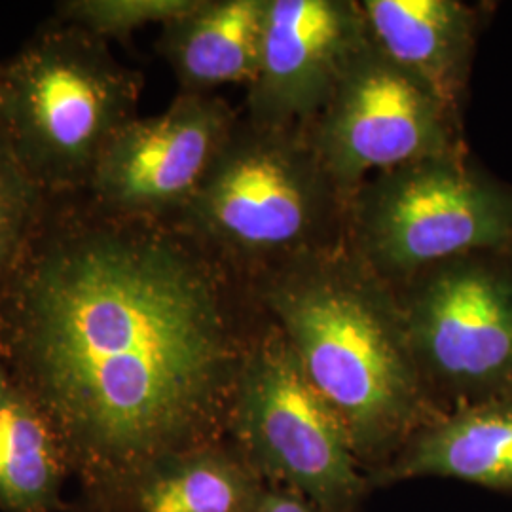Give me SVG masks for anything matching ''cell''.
Returning a JSON list of instances; mask_svg holds the SVG:
<instances>
[{
  "label": "cell",
  "instance_id": "277c9868",
  "mask_svg": "<svg viewBox=\"0 0 512 512\" xmlns=\"http://www.w3.org/2000/svg\"><path fill=\"white\" fill-rule=\"evenodd\" d=\"M338 188L298 129L236 126L200 188L173 220L238 277L311 255Z\"/></svg>",
  "mask_w": 512,
  "mask_h": 512
},
{
  "label": "cell",
  "instance_id": "8fae6325",
  "mask_svg": "<svg viewBox=\"0 0 512 512\" xmlns=\"http://www.w3.org/2000/svg\"><path fill=\"white\" fill-rule=\"evenodd\" d=\"M370 40L456 114L473 52V12L456 0H366Z\"/></svg>",
  "mask_w": 512,
  "mask_h": 512
},
{
  "label": "cell",
  "instance_id": "3957f363",
  "mask_svg": "<svg viewBox=\"0 0 512 512\" xmlns=\"http://www.w3.org/2000/svg\"><path fill=\"white\" fill-rule=\"evenodd\" d=\"M143 76L109 42L54 18L0 71V131L48 198L88 190L110 139L135 118Z\"/></svg>",
  "mask_w": 512,
  "mask_h": 512
},
{
  "label": "cell",
  "instance_id": "d6986e66",
  "mask_svg": "<svg viewBox=\"0 0 512 512\" xmlns=\"http://www.w3.org/2000/svg\"><path fill=\"white\" fill-rule=\"evenodd\" d=\"M0 71H2V63H0Z\"/></svg>",
  "mask_w": 512,
  "mask_h": 512
},
{
  "label": "cell",
  "instance_id": "6da1fadb",
  "mask_svg": "<svg viewBox=\"0 0 512 512\" xmlns=\"http://www.w3.org/2000/svg\"><path fill=\"white\" fill-rule=\"evenodd\" d=\"M236 275L175 224L48 198L0 293V361L52 423L86 512L224 439L251 336Z\"/></svg>",
  "mask_w": 512,
  "mask_h": 512
},
{
  "label": "cell",
  "instance_id": "7a4b0ae2",
  "mask_svg": "<svg viewBox=\"0 0 512 512\" xmlns=\"http://www.w3.org/2000/svg\"><path fill=\"white\" fill-rule=\"evenodd\" d=\"M264 302L363 467L437 420L401 304L359 258L302 256L266 285Z\"/></svg>",
  "mask_w": 512,
  "mask_h": 512
},
{
  "label": "cell",
  "instance_id": "8992f818",
  "mask_svg": "<svg viewBox=\"0 0 512 512\" xmlns=\"http://www.w3.org/2000/svg\"><path fill=\"white\" fill-rule=\"evenodd\" d=\"M359 260L372 274L408 277L480 251L512 247V190L456 154L380 173L355 209Z\"/></svg>",
  "mask_w": 512,
  "mask_h": 512
},
{
  "label": "cell",
  "instance_id": "ba28073f",
  "mask_svg": "<svg viewBox=\"0 0 512 512\" xmlns=\"http://www.w3.org/2000/svg\"><path fill=\"white\" fill-rule=\"evenodd\" d=\"M421 374L459 404L512 397V274L463 256L425 274L401 304Z\"/></svg>",
  "mask_w": 512,
  "mask_h": 512
},
{
  "label": "cell",
  "instance_id": "30bf717a",
  "mask_svg": "<svg viewBox=\"0 0 512 512\" xmlns=\"http://www.w3.org/2000/svg\"><path fill=\"white\" fill-rule=\"evenodd\" d=\"M368 42L361 4L268 0L260 65L249 86L251 122L308 129Z\"/></svg>",
  "mask_w": 512,
  "mask_h": 512
},
{
  "label": "cell",
  "instance_id": "ac0fdd59",
  "mask_svg": "<svg viewBox=\"0 0 512 512\" xmlns=\"http://www.w3.org/2000/svg\"><path fill=\"white\" fill-rule=\"evenodd\" d=\"M251 512H321L308 499L291 490L266 484L260 499Z\"/></svg>",
  "mask_w": 512,
  "mask_h": 512
},
{
  "label": "cell",
  "instance_id": "7c38bea8",
  "mask_svg": "<svg viewBox=\"0 0 512 512\" xmlns=\"http://www.w3.org/2000/svg\"><path fill=\"white\" fill-rule=\"evenodd\" d=\"M421 476L512 492V397L461 404L427 423L374 480Z\"/></svg>",
  "mask_w": 512,
  "mask_h": 512
},
{
  "label": "cell",
  "instance_id": "4fadbf2b",
  "mask_svg": "<svg viewBox=\"0 0 512 512\" xmlns=\"http://www.w3.org/2000/svg\"><path fill=\"white\" fill-rule=\"evenodd\" d=\"M268 0H198L167 21L160 54L183 92L211 95L224 84L251 86L258 73Z\"/></svg>",
  "mask_w": 512,
  "mask_h": 512
},
{
  "label": "cell",
  "instance_id": "9c48e42d",
  "mask_svg": "<svg viewBox=\"0 0 512 512\" xmlns=\"http://www.w3.org/2000/svg\"><path fill=\"white\" fill-rule=\"evenodd\" d=\"M236 126L220 97L181 93L162 114L135 116L110 139L84 194L110 215L169 222L196 194Z\"/></svg>",
  "mask_w": 512,
  "mask_h": 512
},
{
  "label": "cell",
  "instance_id": "e0dca14e",
  "mask_svg": "<svg viewBox=\"0 0 512 512\" xmlns=\"http://www.w3.org/2000/svg\"><path fill=\"white\" fill-rule=\"evenodd\" d=\"M198 0H63L55 18L74 23L95 37L128 40L150 23L165 25L192 10Z\"/></svg>",
  "mask_w": 512,
  "mask_h": 512
},
{
  "label": "cell",
  "instance_id": "9a60e30c",
  "mask_svg": "<svg viewBox=\"0 0 512 512\" xmlns=\"http://www.w3.org/2000/svg\"><path fill=\"white\" fill-rule=\"evenodd\" d=\"M69 476L52 423L0 361V511H65Z\"/></svg>",
  "mask_w": 512,
  "mask_h": 512
},
{
  "label": "cell",
  "instance_id": "52a82bcc",
  "mask_svg": "<svg viewBox=\"0 0 512 512\" xmlns=\"http://www.w3.org/2000/svg\"><path fill=\"white\" fill-rule=\"evenodd\" d=\"M454 112L370 40L306 131L338 190L370 173L456 154Z\"/></svg>",
  "mask_w": 512,
  "mask_h": 512
},
{
  "label": "cell",
  "instance_id": "5b68a950",
  "mask_svg": "<svg viewBox=\"0 0 512 512\" xmlns=\"http://www.w3.org/2000/svg\"><path fill=\"white\" fill-rule=\"evenodd\" d=\"M226 433L266 484L321 512H353L365 497L368 478L346 427L277 327L251 340Z\"/></svg>",
  "mask_w": 512,
  "mask_h": 512
},
{
  "label": "cell",
  "instance_id": "2e32d148",
  "mask_svg": "<svg viewBox=\"0 0 512 512\" xmlns=\"http://www.w3.org/2000/svg\"><path fill=\"white\" fill-rule=\"evenodd\" d=\"M48 196L40 190L0 131V293L37 228Z\"/></svg>",
  "mask_w": 512,
  "mask_h": 512
},
{
  "label": "cell",
  "instance_id": "5bb4252c",
  "mask_svg": "<svg viewBox=\"0 0 512 512\" xmlns=\"http://www.w3.org/2000/svg\"><path fill=\"white\" fill-rule=\"evenodd\" d=\"M264 488L234 444L215 440L152 463L135 484L131 512H251Z\"/></svg>",
  "mask_w": 512,
  "mask_h": 512
}]
</instances>
